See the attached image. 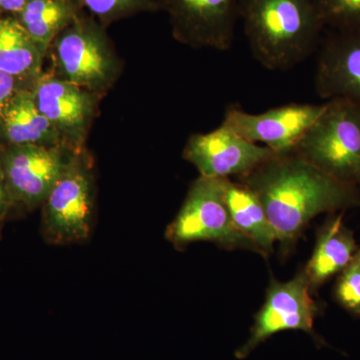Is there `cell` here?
<instances>
[{"label": "cell", "instance_id": "cell-1", "mask_svg": "<svg viewBox=\"0 0 360 360\" xmlns=\"http://www.w3.org/2000/svg\"><path fill=\"white\" fill-rule=\"evenodd\" d=\"M238 181L262 203L284 248L295 243L317 215L360 206L359 187L333 179L291 153L274 156Z\"/></svg>", "mask_w": 360, "mask_h": 360}, {"label": "cell", "instance_id": "cell-2", "mask_svg": "<svg viewBox=\"0 0 360 360\" xmlns=\"http://www.w3.org/2000/svg\"><path fill=\"white\" fill-rule=\"evenodd\" d=\"M239 18L253 56L269 70L309 58L326 27L314 0H239Z\"/></svg>", "mask_w": 360, "mask_h": 360}, {"label": "cell", "instance_id": "cell-3", "mask_svg": "<svg viewBox=\"0 0 360 360\" xmlns=\"http://www.w3.org/2000/svg\"><path fill=\"white\" fill-rule=\"evenodd\" d=\"M54 77L105 96L120 79L123 61L101 25L84 13L53 39L46 59Z\"/></svg>", "mask_w": 360, "mask_h": 360}, {"label": "cell", "instance_id": "cell-4", "mask_svg": "<svg viewBox=\"0 0 360 360\" xmlns=\"http://www.w3.org/2000/svg\"><path fill=\"white\" fill-rule=\"evenodd\" d=\"M40 208L45 243L68 245L89 238L96 217V177L89 149L73 153Z\"/></svg>", "mask_w": 360, "mask_h": 360}, {"label": "cell", "instance_id": "cell-5", "mask_svg": "<svg viewBox=\"0 0 360 360\" xmlns=\"http://www.w3.org/2000/svg\"><path fill=\"white\" fill-rule=\"evenodd\" d=\"M293 155L338 181L360 189V105L330 99Z\"/></svg>", "mask_w": 360, "mask_h": 360}, {"label": "cell", "instance_id": "cell-6", "mask_svg": "<svg viewBox=\"0 0 360 360\" xmlns=\"http://www.w3.org/2000/svg\"><path fill=\"white\" fill-rule=\"evenodd\" d=\"M224 180L200 176L191 184L184 205L165 231L167 240L176 250L208 241L224 250L259 253L232 221L224 201Z\"/></svg>", "mask_w": 360, "mask_h": 360}, {"label": "cell", "instance_id": "cell-7", "mask_svg": "<svg viewBox=\"0 0 360 360\" xmlns=\"http://www.w3.org/2000/svg\"><path fill=\"white\" fill-rule=\"evenodd\" d=\"M75 153L63 146L0 148V169L13 205L11 219L41 207Z\"/></svg>", "mask_w": 360, "mask_h": 360}, {"label": "cell", "instance_id": "cell-8", "mask_svg": "<svg viewBox=\"0 0 360 360\" xmlns=\"http://www.w3.org/2000/svg\"><path fill=\"white\" fill-rule=\"evenodd\" d=\"M32 91L37 108L66 148L75 151L87 148L90 130L103 97L54 77L49 70L37 78Z\"/></svg>", "mask_w": 360, "mask_h": 360}, {"label": "cell", "instance_id": "cell-9", "mask_svg": "<svg viewBox=\"0 0 360 360\" xmlns=\"http://www.w3.org/2000/svg\"><path fill=\"white\" fill-rule=\"evenodd\" d=\"M311 291L304 269L285 283L271 279L264 305L255 315L250 338L236 350V359H245L259 345L281 331L302 330L316 338L314 324L319 309Z\"/></svg>", "mask_w": 360, "mask_h": 360}, {"label": "cell", "instance_id": "cell-10", "mask_svg": "<svg viewBox=\"0 0 360 360\" xmlns=\"http://www.w3.org/2000/svg\"><path fill=\"white\" fill-rule=\"evenodd\" d=\"M169 16L172 37L193 49H231L239 0H158Z\"/></svg>", "mask_w": 360, "mask_h": 360}, {"label": "cell", "instance_id": "cell-11", "mask_svg": "<svg viewBox=\"0 0 360 360\" xmlns=\"http://www.w3.org/2000/svg\"><path fill=\"white\" fill-rule=\"evenodd\" d=\"M281 155L253 143L220 125L207 134H191L184 148V160L212 179H245L260 165Z\"/></svg>", "mask_w": 360, "mask_h": 360}, {"label": "cell", "instance_id": "cell-12", "mask_svg": "<svg viewBox=\"0 0 360 360\" xmlns=\"http://www.w3.org/2000/svg\"><path fill=\"white\" fill-rule=\"evenodd\" d=\"M324 108L326 104L290 103L251 115L231 106L225 112L221 125L246 141L283 155L292 153Z\"/></svg>", "mask_w": 360, "mask_h": 360}, {"label": "cell", "instance_id": "cell-13", "mask_svg": "<svg viewBox=\"0 0 360 360\" xmlns=\"http://www.w3.org/2000/svg\"><path fill=\"white\" fill-rule=\"evenodd\" d=\"M314 85L321 98H345L360 105V32H333L326 40Z\"/></svg>", "mask_w": 360, "mask_h": 360}, {"label": "cell", "instance_id": "cell-14", "mask_svg": "<svg viewBox=\"0 0 360 360\" xmlns=\"http://www.w3.org/2000/svg\"><path fill=\"white\" fill-rule=\"evenodd\" d=\"M343 215L345 212L333 213L317 234L314 253L304 269L311 290L340 274L359 250Z\"/></svg>", "mask_w": 360, "mask_h": 360}, {"label": "cell", "instance_id": "cell-15", "mask_svg": "<svg viewBox=\"0 0 360 360\" xmlns=\"http://www.w3.org/2000/svg\"><path fill=\"white\" fill-rule=\"evenodd\" d=\"M18 146H65L37 108L30 89L13 97L0 120V148Z\"/></svg>", "mask_w": 360, "mask_h": 360}, {"label": "cell", "instance_id": "cell-16", "mask_svg": "<svg viewBox=\"0 0 360 360\" xmlns=\"http://www.w3.org/2000/svg\"><path fill=\"white\" fill-rule=\"evenodd\" d=\"M224 201L236 229L257 246L259 255L269 257L277 243L276 232L255 193L243 182L225 179Z\"/></svg>", "mask_w": 360, "mask_h": 360}, {"label": "cell", "instance_id": "cell-17", "mask_svg": "<svg viewBox=\"0 0 360 360\" xmlns=\"http://www.w3.org/2000/svg\"><path fill=\"white\" fill-rule=\"evenodd\" d=\"M45 60L46 56L18 21L0 14V71L33 86Z\"/></svg>", "mask_w": 360, "mask_h": 360}, {"label": "cell", "instance_id": "cell-18", "mask_svg": "<svg viewBox=\"0 0 360 360\" xmlns=\"http://www.w3.org/2000/svg\"><path fill=\"white\" fill-rule=\"evenodd\" d=\"M84 13L75 0H30L13 18L47 56L53 39Z\"/></svg>", "mask_w": 360, "mask_h": 360}, {"label": "cell", "instance_id": "cell-19", "mask_svg": "<svg viewBox=\"0 0 360 360\" xmlns=\"http://www.w3.org/2000/svg\"><path fill=\"white\" fill-rule=\"evenodd\" d=\"M101 25L108 26L137 14L160 11L158 0H75Z\"/></svg>", "mask_w": 360, "mask_h": 360}, {"label": "cell", "instance_id": "cell-20", "mask_svg": "<svg viewBox=\"0 0 360 360\" xmlns=\"http://www.w3.org/2000/svg\"><path fill=\"white\" fill-rule=\"evenodd\" d=\"M324 25L335 32H360V0H314Z\"/></svg>", "mask_w": 360, "mask_h": 360}, {"label": "cell", "instance_id": "cell-21", "mask_svg": "<svg viewBox=\"0 0 360 360\" xmlns=\"http://www.w3.org/2000/svg\"><path fill=\"white\" fill-rule=\"evenodd\" d=\"M335 298L343 309L360 316V250L340 272L335 286Z\"/></svg>", "mask_w": 360, "mask_h": 360}, {"label": "cell", "instance_id": "cell-22", "mask_svg": "<svg viewBox=\"0 0 360 360\" xmlns=\"http://www.w3.org/2000/svg\"><path fill=\"white\" fill-rule=\"evenodd\" d=\"M25 89H32V86L22 82V80L18 79V78L0 71V120L6 112L13 97L20 90Z\"/></svg>", "mask_w": 360, "mask_h": 360}, {"label": "cell", "instance_id": "cell-23", "mask_svg": "<svg viewBox=\"0 0 360 360\" xmlns=\"http://www.w3.org/2000/svg\"><path fill=\"white\" fill-rule=\"evenodd\" d=\"M11 210H13V205H11V196L7 191L4 174L0 169V219H4L6 221L11 219Z\"/></svg>", "mask_w": 360, "mask_h": 360}, {"label": "cell", "instance_id": "cell-24", "mask_svg": "<svg viewBox=\"0 0 360 360\" xmlns=\"http://www.w3.org/2000/svg\"><path fill=\"white\" fill-rule=\"evenodd\" d=\"M30 0H0V14L14 16Z\"/></svg>", "mask_w": 360, "mask_h": 360}, {"label": "cell", "instance_id": "cell-25", "mask_svg": "<svg viewBox=\"0 0 360 360\" xmlns=\"http://www.w3.org/2000/svg\"><path fill=\"white\" fill-rule=\"evenodd\" d=\"M4 222H6V220L0 219V236H1L2 227H4Z\"/></svg>", "mask_w": 360, "mask_h": 360}]
</instances>
